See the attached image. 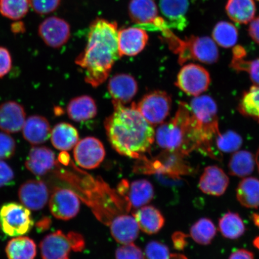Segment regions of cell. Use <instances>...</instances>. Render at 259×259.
<instances>
[{
  "label": "cell",
  "mask_w": 259,
  "mask_h": 259,
  "mask_svg": "<svg viewBox=\"0 0 259 259\" xmlns=\"http://www.w3.org/2000/svg\"><path fill=\"white\" fill-rule=\"evenodd\" d=\"M114 111L107 118L105 126L110 144L121 155L139 158L150 150L155 131L134 103L131 108L113 100Z\"/></svg>",
  "instance_id": "obj_1"
},
{
  "label": "cell",
  "mask_w": 259,
  "mask_h": 259,
  "mask_svg": "<svg viewBox=\"0 0 259 259\" xmlns=\"http://www.w3.org/2000/svg\"><path fill=\"white\" fill-rule=\"evenodd\" d=\"M89 29L86 48L75 63L84 70L86 82L97 87L108 78L113 64L121 57L118 26L115 22L98 18Z\"/></svg>",
  "instance_id": "obj_2"
},
{
  "label": "cell",
  "mask_w": 259,
  "mask_h": 259,
  "mask_svg": "<svg viewBox=\"0 0 259 259\" xmlns=\"http://www.w3.org/2000/svg\"><path fill=\"white\" fill-rule=\"evenodd\" d=\"M155 139L161 148L184 156L194 150L202 153L206 146L198 122L190 106L184 102L180 103L176 115L169 122L158 127Z\"/></svg>",
  "instance_id": "obj_3"
},
{
  "label": "cell",
  "mask_w": 259,
  "mask_h": 259,
  "mask_svg": "<svg viewBox=\"0 0 259 259\" xmlns=\"http://www.w3.org/2000/svg\"><path fill=\"white\" fill-rule=\"evenodd\" d=\"M169 40L173 50L179 54L178 62L180 64L190 60L210 64L219 60L218 48L215 41L209 37L192 35L185 40H181L173 35Z\"/></svg>",
  "instance_id": "obj_4"
},
{
  "label": "cell",
  "mask_w": 259,
  "mask_h": 259,
  "mask_svg": "<svg viewBox=\"0 0 259 259\" xmlns=\"http://www.w3.org/2000/svg\"><path fill=\"white\" fill-rule=\"evenodd\" d=\"M201 129L204 140L209 150V157L217 158L212 144L220 134L218 106L211 97L203 96L194 98L189 105Z\"/></svg>",
  "instance_id": "obj_5"
},
{
  "label": "cell",
  "mask_w": 259,
  "mask_h": 259,
  "mask_svg": "<svg viewBox=\"0 0 259 259\" xmlns=\"http://www.w3.org/2000/svg\"><path fill=\"white\" fill-rule=\"evenodd\" d=\"M85 242L78 233L65 234L61 231L45 236L40 244L42 259H70V252L82 251Z\"/></svg>",
  "instance_id": "obj_6"
},
{
  "label": "cell",
  "mask_w": 259,
  "mask_h": 259,
  "mask_svg": "<svg viewBox=\"0 0 259 259\" xmlns=\"http://www.w3.org/2000/svg\"><path fill=\"white\" fill-rule=\"evenodd\" d=\"M0 226L6 235L15 237L30 232L34 221L30 209L21 204L9 202L0 209Z\"/></svg>",
  "instance_id": "obj_7"
},
{
  "label": "cell",
  "mask_w": 259,
  "mask_h": 259,
  "mask_svg": "<svg viewBox=\"0 0 259 259\" xmlns=\"http://www.w3.org/2000/svg\"><path fill=\"white\" fill-rule=\"evenodd\" d=\"M134 105L144 118L152 125L161 124L169 115L171 100L166 92L155 91L146 95Z\"/></svg>",
  "instance_id": "obj_8"
},
{
  "label": "cell",
  "mask_w": 259,
  "mask_h": 259,
  "mask_svg": "<svg viewBox=\"0 0 259 259\" xmlns=\"http://www.w3.org/2000/svg\"><path fill=\"white\" fill-rule=\"evenodd\" d=\"M210 83L208 71L200 65L189 64L178 73L176 85L187 95L198 96L208 90Z\"/></svg>",
  "instance_id": "obj_9"
},
{
  "label": "cell",
  "mask_w": 259,
  "mask_h": 259,
  "mask_svg": "<svg viewBox=\"0 0 259 259\" xmlns=\"http://www.w3.org/2000/svg\"><path fill=\"white\" fill-rule=\"evenodd\" d=\"M184 155L177 151H167L158 157L156 160L147 163V172L164 175L172 178L193 174V169L184 160Z\"/></svg>",
  "instance_id": "obj_10"
},
{
  "label": "cell",
  "mask_w": 259,
  "mask_h": 259,
  "mask_svg": "<svg viewBox=\"0 0 259 259\" xmlns=\"http://www.w3.org/2000/svg\"><path fill=\"white\" fill-rule=\"evenodd\" d=\"M130 17L134 23L148 26L163 32L169 30L167 22L158 16V8L154 0H131L129 3Z\"/></svg>",
  "instance_id": "obj_11"
},
{
  "label": "cell",
  "mask_w": 259,
  "mask_h": 259,
  "mask_svg": "<svg viewBox=\"0 0 259 259\" xmlns=\"http://www.w3.org/2000/svg\"><path fill=\"white\" fill-rule=\"evenodd\" d=\"M105 148L98 139L87 137L77 142L74 148L76 163L86 169H93L100 166L105 157Z\"/></svg>",
  "instance_id": "obj_12"
},
{
  "label": "cell",
  "mask_w": 259,
  "mask_h": 259,
  "mask_svg": "<svg viewBox=\"0 0 259 259\" xmlns=\"http://www.w3.org/2000/svg\"><path fill=\"white\" fill-rule=\"evenodd\" d=\"M50 209L54 218L69 220L76 217L79 212V199L72 191L56 189L50 199Z\"/></svg>",
  "instance_id": "obj_13"
},
{
  "label": "cell",
  "mask_w": 259,
  "mask_h": 259,
  "mask_svg": "<svg viewBox=\"0 0 259 259\" xmlns=\"http://www.w3.org/2000/svg\"><path fill=\"white\" fill-rule=\"evenodd\" d=\"M38 34L48 47L60 48L69 39L70 25L63 19L51 16L41 22L38 27Z\"/></svg>",
  "instance_id": "obj_14"
},
{
  "label": "cell",
  "mask_w": 259,
  "mask_h": 259,
  "mask_svg": "<svg viewBox=\"0 0 259 259\" xmlns=\"http://www.w3.org/2000/svg\"><path fill=\"white\" fill-rule=\"evenodd\" d=\"M118 192L125 196L134 208H139L150 203L154 196V187L147 180H138L129 184L124 180L118 186Z\"/></svg>",
  "instance_id": "obj_15"
},
{
  "label": "cell",
  "mask_w": 259,
  "mask_h": 259,
  "mask_svg": "<svg viewBox=\"0 0 259 259\" xmlns=\"http://www.w3.org/2000/svg\"><path fill=\"white\" fill-rule=\"evenodd\" d=\"M18 196L26 208L36 211L46 206L49 191L43 181L31 180L26 181L19 187Z\"/></svg>",
  "instance_id": "obj_16"
},
{
  "label": "cell",
  "mask_w": 259,
  "mask_h": 259,
  "mask_svg": "<svg viewBox=\"0 0 259 259\" xmlns=\"http://www.w3.org/2000/svg\"><path fill=\"white\" fill-rule=\"evenodd\" d=\"M145 30L130 27L118 31V50L121 57L137 56L144 50L148 41Z\"/></svg>",
  "instance_id": "obj_17"
},
{
  "label": "cell",
  "mask_w": 259,
  "mask_h": 259,
  "mask_svg": "<svg viewBox=\"0 0 259 259\" xmlns=\"http://www.w3.org/2000/svg\"><path fill=\"white\" fill-rule=\"evenodd\" d=\"M26 121L23 106L18 102L8 101L0 105V129L8 134L21 131Z\"/></svg>",
  "instance_id": "obj_18"
},
{
  "label": "cell",
  "mask_w": 259,
  "mask_h": 259,
  "mask_svg": "<svg viewBox=\"0 0 259 259\" xmlns=\"http://www.w3.org/2000/svg\"><path fill=\"white\" fill-rule=\"evenodd\" d=\"M108 91L113 101L127 104L137 95L138 83L130 74H117L109 80Z\"/></svg>",
  "instance_id": "obj_19"
},
{
  "label": "cell",
  "mask_w": 259,
  "mask_h": 259,
  "mask_svg": "<svg viewBox=\"0 0 259 259\" xmlns=\"http://www.w3.org/2000/svg\"><path fill=\"white\" fill-rule=\"evenodd\" d=\"M229 184V177L221 168L210 166L204 170L200 178L199 187L204 193L220 196L225 193Z\"/></svg>",
  "instance_id": "obj_20"
},
{
  "label": "cell",
  "mask_w": 259,
  "mask_h": 259,
  "mask_svg": "<svg viewBox=\"0 0 259 259\" xmlns=\"http://www.w3.org/2000/svg\"><path fill=\"white\" fill-rule=\"evenodd\" d=\"M25 165L35 176H43L56 165V155L50 148L35 146L29 152Z\"/></svg>",
  "instance_id": "obj_21"
},
{
  "label": "cell",
  "mask_w": 259,
  "mask_h": 259,
  "mask_svg": "<svg viewBox=\"0 0 259 259\" xmlns=\"http://www.w3.org/2000/svg\"><path fill=\"white\" fill-rule=\"evenodd\" d=\"M50 122L40 115H32L25 122L22 128L23 137L29 143L37 145L45 143L51 137Z\"/></svg>",
  "instance_id": "obj_22"
},
{
  "label": "cell",
  "mask_w": 259,
  "mask_h": 259,
  "mask_svg": "<svg viewBox=\"0 0 259 259\" xmlns=\"http://www.w3.org/2000/svg\"><path fill=\"white\" fill-rule=\"evenodd\" d=\"M162 15L167 19L168 26L183 30L186 27L185 15L189 7V0H159Z\"/></svg>",
  "instance_id": "obj_23"
},
{
  "label": "cell",
  "mask_w": 259,
  "mask_h": 259,
  "mask_svg": "<svg viewBox=\"0 0 259 259\" xmlns=\"http://www.w3.org/2000/svg\"><path fill=\"white\" fill-rule=\"evenodd\" d=\"M139 231V226L134 217L119 215L111 223V234L119 244L125 245L132 243L138 238Z\"/></svg>",
  "instance_id": "obj_24"
},
{
  "label": "cell",
  "mask_w": 259,
  "mask_h": 259,
  "mask_svg": "<svg viewBox=\"0 0 259 259\" xmlns=\"http://www.w3.org/2000/svg\"><path fill=\"white\" fill-rule=\"evenodd\" d=\"M134 217L139 228L148 235L157 234L164 225L163 215L153 206L141 207L134 213Z\"/></svg>",
  "instance_id": "obj_25"
},
{
  "label": "cell",
  "mask_w": 259,
  "mask_h": 259,
  "mask_svg": "<svg viewBox=\"0 0 259 259\" xmlns=\"http://www.w3.org/2000/svg\"><path fill=\"white\" fill-rule=\"evenodd\" d=\"M50 138L55 148L67 151L75 147L79 141V134L76 128L69 123L61 122L51 131Z\"/></svg>",
  "instance_id": "obj_26"
},
{
  "label": "cell",
  "mask_w": 259,
  "mask_h": 259,
  "mask_svg": "<svg viewBox=\"0 0 259 259\" xmlns=\"http://www.w3.org/2000/svg\"><path fill=\"white\" fill-rule=\"evenodd\" d=\"M67 111L72 120L82 122L95 118L97 109L96 102L92 97L82 96L71 100L68 104Z\"/></svg>",
  "instance_id": "obj_27"
},
{
  "label": "cell",
  "mask_w": 259,
  "mask_h": 259,
  "mask_svg": "<svg viewBox=\"0 0 259 259\" xmlns=\"http://www.w3.org/2000/svg\"><path fill=\"white\" fill-rule=\"evenodd\" d=\"M226 11L236 23L247 24L254 19L256 8L253 0H228Z\"/></svg>",
  "instance_id": "obj_28"
},
{
  "label": "cell",
  "mask_w": 259,
  "mask_h": 259,
  "mask_svg": "<svg viewBox=\"0 0 259 259\" xmlns=\"http://www.w3.org/2000/svg\"><path fill=\"white\" fill-rule=\"evenodd\" d=\"M5 251L8 259H34L37 247L30 238L18 236L8 242Z\"/></svg>",
  "instance_id": "obj_29"
},
{
  "label": "cell",
  "mask_w": 259,
  "mask_h": 259,
  "mask_svg": "<svg viewBox=\"0 0 259 259\" xmlns=\"http://www.w3.org/2000/svg\"><path fill=\"white\" fill-rule=\"evenodd\" d=\"M236 198L243 206L248 208L259 207V180L253 177L243 179L236 189Z\"/></svg>",
  "instance_id": "obj_30"
},
{
  "label": "cell",
  "mask_w": 259,
  "mask_h": 259,
  "mask_svg": "<svg viewBox=\"0 0 259 259\" xmlns=\"http://www.w3.org/2000/svg\"><path fill=\"white\" fill-rule=\"evenodd\" d=\"M255 158L247 151H236L232 155L228 168L230 175L243 178L250 176L254 171Z\"/></svg>",
  "instance_id": "obj_31"
},
{
  "label": "cell",
  "mask_w": 259,
  "mask_h": 259,
  "mask_svg": "<svg viewBox=\"0 0 259 259\" xmlns=\"http://www.w3.org/2000/svg\"><path fill=\"white\" fill-rule=\"evenodd\" d=\"M233 59L231 66L237 72H247L252 82L259 86V58L254 60H245L244 49L240 46L236 47L233 51Z\"/></svg>",
  "instance_id": "obj_32"
},
{
  "label": "cell",
  "mask_w": 259,
  "mask_h": 259,
  "mask_svg": "<svg viewBox=\"0 0 259 259\" xmlns=\"http://www.w3.org/2000/svg\"><path fill=\"white\" fill-rule=\"evenodd\" d=\"M220 232L225 238L236 239L244 234L245 226L237 213L228 212L219 220Z\"/></svg>",
  "instance_id": "obj_33"
},
{
  "label": "cell",
  "mask_w": 259,
  "mask_h": 259,
  "mask_svg": "<svg viewBox=\"0 0 259 259\" xmlns=\"http://www.w3.org/2000/svg\"><path fill=\"white\" fill-rule=\"evenodd\" d=\"M212 34L213 41L224 48L234 47L238 39L237 28L227 21H220L217 24Z\"/></svg>",
  "instance_id": "obj_34"
},
{
  "label": "cell",
  "mask_w": 259,
  "mask_h": 259,
  "mask_svg": "<svg viewBox=\"0 0 259 259\" xmlns=\"http://www.w3.org/2000/svg\"><path fill=\"white\" fill-rule=\"evenodd\" d=\"M217 229L214 224L209 219L202 218L197 221L190 228V236L200 245L210 244L214 238Z\"/></svg>",
  "instance_id": "obj_35"
},
{
  "label": "cell",
  "mask_w": 259,
  "mask_h": 259,
  "mask_svg": "<svg viewBox=\"0 0 259 259\" xmlns=\"http://www.w3.org/2000/svg\"><path fill=\"white\" fill-rule=\"evenodd\" d=\"M29 5L28 0H0V13L6 18L19 20L27 15Z\"/></svg>",
  "instance_id": "obj_36"
},
{
  "label": "cell",
  "mask_w": 259,
  "mask_h": 259,
  "mask_svg": "<svg viewBox=\"0 0 259 259\" xmlns=\"http://www.w3.org/2000/svg\"><path fill=\"white\" fill-rule=\"evenodd\" d=\"M239 111L245 115L259 121V86L252 87L244 93L239 105Z\"/></svg>",
  "instance_id": "obj_37"
},
{
  "label": "cell",
  "mask_w": 259,
  "mask_h": 259,
  "mask_svg": "<svg viewBox=\"0 0 259 259\" xmlns=\"http://www.w3.org/2000/svg\"><path fill=\"white\" fill-rule=\"evenodd\" d=\"M217 147L223 153H231L237 151L242 146V139L234 131L220 134L215 139Z\"/></svg>",
  "instance_id": "obj_38"
},
{
  "label": "cell",
  "mask_w": 259,
  "mask_h": 259,
  "mask_svg": "<svg viewBox=\"0 0 259 259\" xmlns=\"http://www.w3.org/2000/svg\"><path fill=\"white\" fill-rule=\"evenodd\" d=\"M145 254L147 259H170L171 254L167 246L156 241L148 243Z\"/></svg>",
  "instance_id": "obj_39"
},
{
  "label": "cell",
  "mask_w": 259,
  "mask_h": 259,
  "mask_svg": "<svg viewBox=\"0 0 259 259\" xmlns=\"http://www.w3.org/2000/svg\"><path fill=\"white\" fill-rule=\"evenodd\" d=\"M28 2L36 14L44 15L56 11L60 5L61 0H28Z\"/></svg>",
  "instance_id": "obj_40"
},
{
  "label": "cell",
  "mask_w": 259,
  "mask_h": 259,
  "mask_svg": "<svg viewBox=\"0 0 259 259\" xmlns=\"http://www.w3.org/2000/svg\"><path fill=\"white\" fill-rule=\"evenodd\" d=\"M16 148L15 139L6 133H0V160L11 158L15 155Z\"/></svg>",
  "instance_id": "obj_41"
},
{
  "label": "cell",
  "mask_w": 259,
  "mask_h": 259,
  "mask_svg": "<svg viewBox=\"0 0 259 259\" xmlns=\"http://www.w3.org/2000/svg\"><path fill=\"white\" fill-rule=\"evenodd\" d=\"M115 257L116 259H145L141 249L133 242L118 248Z\"/></svg>",
  "instance_id": "obj_42"
},
{
  "label": "cell",
  "mask_w": 259,
  "mask_h": 259,
  "mask_svg": "<svg viewBox=\"0 0 259 259\" xmlns=\"http://www.w3.org/2000/svg\"><path fill=\"white\" fill-rule=\"evenodd\" d=\"M12 67V58L7 48L0 47V79L10 72Z\"/></svg>",
  "instance_id": "obj_43"
},
{
  "label": "cell",
  "mask_w": 259,
  "mask_h": 259,
  "mask_svg": "<svg viewBox=\"0 0 259 259\" xmlns=\"http://www.w3.org/2000/svg\"><path fill=\"white\" fill-rule=\"evenodd\" d=\"M15 178L14 170L4 161L0 160V188L11 185Z\"/></svg>",
  "instance_id": "obj_44"
},
{
  "label": "cell",
  "mask_w": 259,
  "mask_h": 259,
  "mask_svg": "<svg viewBox=\"0 0 259 259\" xmlns=\"http://www.w3.org/2000/svg\"><path fill=\"white\" fill-rule=\"evenodd\" d=\"M189 237V235H187L182 232L178 231L175 232L171 239H172V242L174 247L177 250H183L184 248L186 247L188 242L187 238Z\"/></svg>",
  "instance_id": "obj_45"
},
{
  "label": "cell",
  "mask_w": 259,
  "mask_h": 259,
  "mask_svg": "<svg viewBox=\"0 0 259 259\" xmlns=\"http://www.w3.org/2000/svg\"><path fill=\"white\" fill-rule=\"evenodd\" d=\"M248 32L252 39L259 45V16L250 22Z\"/></svg>",
  "instance_id": "obj_46"
},
{
  "label": "cell",
  "mask_w": 259,
  "mask_h": 259,
  "mask_svg": "<svg viewBox=\"0 0 259 259\" xmlns=\"http://www.w3.org/2000/svg\"><path fill=\"white\" fill-rule=\"evenodd\" d=\"M229 259H254V255L252 252L245 249H239L233 252Z\"/></svg>",
  "instance_id": "obj_47"
},
{
  "label": "cell",
  "mask_w": 259,
  "mask_h": 259,
  "mask_svg": "<svg viewBox=\"0 0 259 259\" xmlns=\"http://www.w3.org/2000/svg\"><path fill=\"white\" fill-rule=\"evenodd\" d=\"M11 30L15 34L24 33L25 31V25L22 22H15L12 25Z\"/></svg>",
  "instance_id": "obj_48"
},
{
  "label": "cell",
  "mask_w": 259,
  "mask_h": 259,
  "mask_svg": "<svg viewBox=\"0 0 259 259\" xmlns=\"http://www.w3.org/2000/svg\"><path fill=\"white\" fill-rule=\"evenodd\" d=\"M51 220L48 218H43L38 222L36 227L39 231H44L49 228L50 225Z\"/></svg>",
  "instance_id": "obj_49"
},
{
  "label": "cell",
  "mask_w": 259,
  "mask_h": 259,
  "mask_svg": "<svg viewBox=\"0 0 259 259\" xmlns=\"http://www.w3.org/2000/svg\"><path fill=\"white\" fill-rule=\"evenodd\" d=\"M69 160L70 158L68 154L63 153L60 155L59 160L61 163L67 164V163H69Z\"/></svg>",
  "instance_id": "obj_50"
},
{
  "label": "cell",
  "mask_w": 259,
  "mask_h": 259,
  "mask_svg": "<svg viewBox=\"0 0 259 259\" xmlns=\"http://www.w3.org/2000/svg\"><path fill=\"white\" fill-rule=\"evenodd\" d=\"M251 219L254 225L259 228V213H254L251 215Z\"/></svg>",
  "instance_id": "obj_51"
},
{
  "label": "cell",
  "mask_w": 259,
  "mask_h": 259,
  "mask_svg": "<svg viewBox=\"0 0 259 259\" xmlns=\"http://www.w3.org/2000/svg\"><path fill=\"white\" fill-rule=\"evenodd\" d=\"M170 259H188L185 255L180 254H170Z\"/></svg>",
  "instance_id": "obj_52"
},
{
  "label": "cell",
  "mask_w": 259,
  "mask_h": 259,
  "mask_svg": "<svg viewBox=\"0 0 259 259\" xmlns=\"http://www.w3.org/2000/svg\"><path fill=\"white\" fill-rule=\"evenodd\" d=\"M253 245L255 248H257L259 250V236L255 238L253 241Z\"/></svg>",
  "instance_id": "obj_53"
},
{
  "label": "cell",
  "mask_w": 259,
  "mask_h": 259,
  "mask_svg": "<svg viewBox=\"0 0 259 259\" xmlns=\"http://www.w3.org/2000/svg\"><path fill=\"white\" fill-rule=\"evenodd\" d=\"M255 162H256L257 167H258V171H259V150L257 152L256 158H255Z\"/></svg>",
  "instance_id": "obj_54"
},
{
  "label": "cell",
  "mask_w": 259,
  "mask_h": 259,
  "mask_svg": "<svg viewBox=\"0 0 259 259\" xmlns=\"http://www.w3.org/2000/svg\"><path fill=\"white\" fill-rule=\"evenodd\" d=\"M257 1H259V0H257Z\"/></svg>",
  "instance_id": "obj_55"
}]
</instances>
